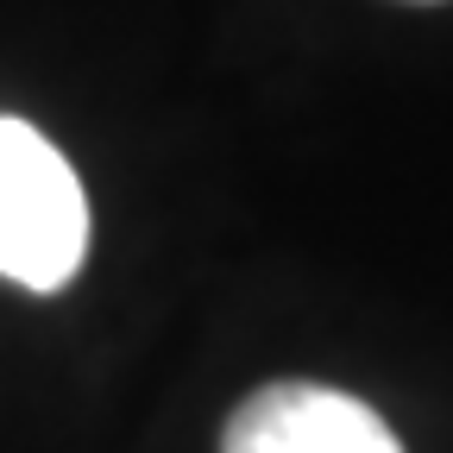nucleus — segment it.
Returning <instances> with one entry per match:
<instances>
[{
	"mask_svg": "<svg viewBox=\"0 0 453 453\" xmlns=\"http://www.w3.org/2000/svg\"><path fill=\"white\" fill-rule=\"evenodd\" d=\"M88 258V196L70 157L38 127L0 120V277L19 290H64Z\"/></svg>",
	"mask_w": 453,
	"mask_h": 453,
	"instance_id": "obj_1",
	"label": "nucleus"
},
{
	"mask_svg": "<svg viewBox=\"0 0 453 453\" xmlns=\"http://www.w3.org/2000/svg\"><path fill=\"white\" fill-rule=\"evenodd\" d=\"M220 453H403L390 422L327 384H265L226 416Z\"/></svg>",
	"mask_w": 453,
	"mask_h": 453,
	"instance_id": "obj_2",
	"label": "nucleus"
}]
</instances>
